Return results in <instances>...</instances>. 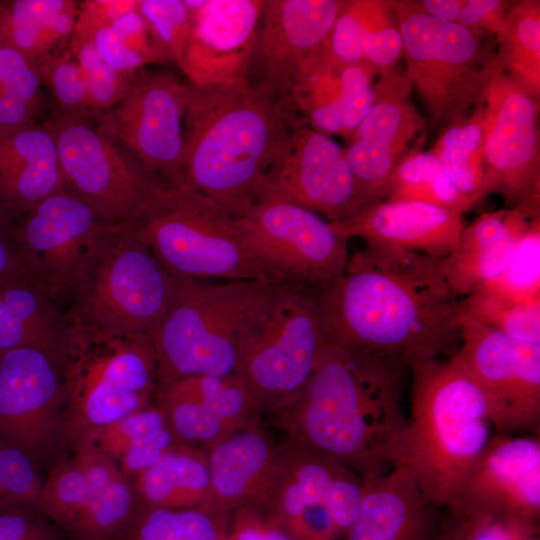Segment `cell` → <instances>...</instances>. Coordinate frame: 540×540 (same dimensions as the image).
Returning a JSON list of instances; mask_svg holds the SVG:
<instances>
[{
    "mask_svg": "<svg viewBox=\"0 0 540 540\" xmlns=\"http://www.w3.org/2000/svg\"><path fill=\"white\" fill-rule=\"evenodd\" d=\"M344 0H265L259 18L252 67L261 73L286 113L303 124L291 96L307 58L328 38Z\"/></svg>",
    "mask_w": 540,
    "mask_h": 540,
    "instance_id": "44dd1931",
    "label": "cell"
},
{
    "mask_svg": "<svg viewBox=\"0 0 540 540\" xmlns=\"http://www.w3.org/2000/svg\"><path fill=\"white\" fill-rule=\"evenodd\" d=\"M72 450L93 494L104 490L122 475L116 462L93 442L83 440Z\"/></svg>",
    "mask_w": 540,
    "mask_h": 540,
    "instance_id": "680465c9",
    "label": "cell"
},
{
    "mask_svg": "<svg viewBox=\"0 0 540 540\" xmlns=\"http://www.w3.org/2000/svg\"><path fill=\"white\" fill-rule=\"evenodd\" d=\"M237 218L251 251L280 284L321 293L346 268L348 241L308 209L262 199Z\"/></svg>",
    "mask_w": 540,
    "mask_h": 540,
    "instance_id": "5bb4252c",
    "label": "cell"
},
{
    "mask_svg": "<svg viewBox=\"0 0 540 540\" xmlns=\"http://www.w3.org/2000/svg\"><path fill=\"white\" fill-rule=\"evenodd\" d=\"M454 354L478 385L496 433L540 434V345L516 341L461 312Z\"/></svg>",
    "mask_w": 540,
    "mask_h": 540,
    "instance_id": "e0dca14e",
    "label": "cell"
},
{
    "mask_svg": "<svg viewBox=\"0 0 540 540\" xmlns=\"http://www.w3.org/2000/svg\"><path fill=\"white\" fill-rule=\"evenodd\" d=\"M297 126L264 82L190 83L181 186L240 217L258 200L266 171Z\"/></svg>",
    "mask_w": 540,
    "mask_h": 540,
    "instance_id": "3957f363",
    "label": "cell"
},
{
    "mask_svg": "<svg viewBox=\"0 0 540 540\" xmlns=\"http://www.w3.org/2000/svg\"><path fill=\"white\" fill-rule=\"evenodd\" d=\"M377 71L368 63H343L340 70L341 136L346 140L369 113L375 96Z\"/></svg>",
    "mask_w": 540,
    "mask_h": 540,
    "instance_id": "bcb514c9",
    "label": "cell"
},
{
    "mask_svg": "<svg viewBox=\"0 0 540 540\" xmlns=\"http://www.w3.org/2000/svg\"><path fill=\"white\" fill-rule=\"evenodd\" d=\"M461 312L516 341L540 345V303H523L484 287L460 299Z\"/></svg>",
    "mask_w": 540,
    "mask_h": 540,
    "instance_id": "ab89813d",
    "label": "cell"
},
{
    "mask_svg": "<svg viewBox=\"0 0 540 540\" xmlns=\"http://www.w3.org/2000/svg\"><path fill=\"white\" fill-rule=\"evenodd\" d=\"M128 225L174 276L280 284L251 251L238 218L185 186L163 189Z\"/></svg>",
    "mask_w": 540,
    "mask_h": 540,
    "instance_id": "52a82bcc",
    "label": "cell"
},
{
    "mask_svg": "<svg viewBox=\"0 0 540 540\" xmlns=\"http://www.w3.org/2000/svg\"><path fill=\"white\" fill-rule=\"evenodd\" d=\"M262 199L301 206L328 222L345 220L363 208L345 148L306 125L289 131L261 182Z\"/></svg>",
    "mask_w": 540,
    "mask_h": 540,
    "instance_id": "d6986e66",
    "label": "cell"
},
{
    "mask_svg": "<svg viewBox=\"0 0 540 540\" xmlns=\"http://www.w3.org/2000/svg\"><path fill=\"white\" fill-rule=\"evenodd\" d=\"M9 510H17V509H14L8 502L0 483V512L9 511Z\"/></svg>",
    "mask_w": 540,
    "mask_h": 540,
    "instance_id": "03108f58",
    "label": "cell"
},
{
    "mask_svg": "<svg viewBox=\"0 0 540 540\" xmlns=\"http://www.w3.org/2000/svg\"><path fill=\"white\" fill-rule=\"evenodd\" d=\"M448 511L430 502L405 465L363 482L358 514L346 540H434Z\"/></svg>",
    "mask_w": 540,
    "mask_h": 540,
    "instance_id": "4316f807",
    "label": "cell"
},
{
    "mask_svg": "<svg viewBox=\"0 0 540 540\" xmlns=\"http://www.w3.org/2000/svg\"><path fill=\"white\" fill-rule=\"evenodd\" d=\"M344 238H360L366 245L419 252L434 258L449 255L466 225L463 214L421 202L382 200L355 215L330 222Z\"/></svg>",
    "mask_w": 540,
    "mask_h": 540,
    "instance_id": "484cf974",
    "label": "cell"
},
{
    "mask_svg": "<svg viewBox=\"0 0 540 540\" xmlns=\"http://www.w3.org/2000/svg\"><path fill=\"white\" fill-rule=\"evenodd\" d=\"M265 0H184L191 28L181 71L195 86L249 80Z\"/></svg>",
    "mask_w": 540,
    "mask_h": 540,
    "instance_id": "7402d4cb",
    "label": "cell"
},
{
    "mask_svg": "<svg viewBox=\"0 0 540 540\" xmlns=\"http://www.w3.org/2000/svg\"><path fill=\"white\" fill-rule=\"evenodd\" d=\"M133 483L142 506L164 509L206 507L210 498L207 453L179 442L137 474Z\"/></svg>",
    "mask_w": 540,
    "mask_h": 540,
    "instance_id": "1f68e13d",
    "label": "cell"
},
{
    "mask_svg": "<svg viewBox=\"0 0 540 540\" xmlns=\"http://www.w3.org/2000/svg\"><path fill=\"white\" fill-rule=\"evenodd\" d=\"M210 498L206 508L229 516L242 508L266 510L280 447L255 419L206 451Z\"/></svg>",
    "mask_w": 540,
    "mask_h": 540,
    "instance_id": "d4e9b609",
    "label": "cell"
},
{
    "mask_svg": "<svg viewBox=\"0 0 540 540\" xmlns=\"http://www.w3.org/2000/svg\"><path fill=\"white\" fill-rule=\"evenodd\" d=\"M441 258L366 245L319 293L326 342L407 368L453 356L461 343L460 298Z\"/></svg>",
    "mask_w": 540,
    "mask_h": 540,
    "instance_id": "6da1fadb",
    "label": "cell"
},
{
    "mask_svg": "<svg viewBox=\"0 0 540 540\" xmlns=\"http://www.w3.org/2000/svg\"><path fill=\"white\" fill-rule=\"evenodd\" d=\"M514 1L466 0L457 22L476 36H496Z\"/></svg>",
    "mask_w": 540,
    "mask_h": 540,
    "instance_id": "6f0895ef",
    "label": "cell"
},
{
    "mask_svg": "<svg viewBox=\"0 0 540 540\" xmlns=\"http://www.w3.org/2000/svg\"><path fill=\"white\" fill-rule=\"evenodd\" d=\"M167 422L163 409L156 401L140 411L99 428L84 440L93 442L117 463L134 442Z\"/></svg>",
    "mask_w": 540,
    "mask_h": 540,
    "instance_id": "681fc988",
    "label": "cell"
},
{
    "mask_svg": "<svg viewBox=\"0 0 540 540\" xmlns=\"http://www.w3.org/2000/svg\"><path fill=\"white\" fill-rule=\"evenodd\" d=\"M484 113L480 100L471 112L440 130L429 152L465 196L482 200Z\"/></svg>",
    "mask_w": 540,
    "mask_h": 540,
    "instance_id": "e575fe53",
    "label": "cell"
},
{
    "mask_svg": "<svg viewBox=\"0 0 540 540\" xmlns=\"http://www.w3.org/2000/svg\"><path fill=\"white\" fill-rule=\"evenodd\" d=\"M403 40L406 74L441 130L467 116L479 99L492 52L458 23L434 19L411 0H392Z\"/></svg>",
    "mask_w": 540,
    "mask_h": 540,
    "instance_id": "30bf717a",
    "label": "cell"
},
{
    "mask_svg": "<svg viewBox=\"0 0 540 540\" xmlns=\"http://www.w3.org/2000/svg\"><path fill=\"white\" fill-rule=\"evenodd\" d=\"M412 377L403 465L427 499L449 510L491 429L484 397L455 355L409 366Z\"/></svg>",
    "mask_w": 540,
    "mask_h": 540,
    "instance_id": "277c9868",
    "label": "cell"
},
{
    "mask_svg": "<svg viewBox=\"0 0 540 540\" xmlns=\"http://www.w3.org/2000/svg\"><path fill=\"white\" fill-rule=\"evenodd\" d=\"M45 125L64 190L111 225L131 223L165 189L89 119L57 112Z\"/></svg>",
    "mask_w": 540,
    "mask_h": 540,
    "instance_id": "7c38bea8",
    "label": "cell"
},
{
    "mask_svg": "<svg viewBox=\"0 0 540 540\" xmlns=\"http://www.w3.org/2000/svg\"><path fill=\"white\" fill-rule=\"evenodd\" d=\"M174 276L128 224L112 225L96 244L64 313L83 332L152 340Z\"/></svg>",
    "mask_w": 540,
    "mask_h": 540,
    "instance_id": "8992f818",
    "label": "cell"
},
{
    "mask_svg": "<svg viewBox=\"0 0 540 540\" xmlns=\"http://www.w3.org/2000/svg\"><path fill=\"white\" fill-rule=\"evenodd\" d=\"M325 42L301 67L291 96L295 116L305 125L328 136L341 135L340 70Z\"/></svg>",
    "mask_w": 540,
    "mask_h": 540,
    "instance_id": "d6a6232c",
    "label": "cell"
},
{
    "mask_svg": "<svg viewBox=\"0 0 540 540\" xmlns=\"http://www.w3.org/2000/svg\"><path fill=\"white\" fill-rule=\"evenodd\" d=\"M138 504L133 480L121 475L107 488L93 494L63 536L67 540H115Z\"/></svg>",
    "mask_w": 540,
    "mask_h": 540,
    "instance_id": "f35d334b",
    "label": "cell"
},
{
    "mask_svg": "<svg viewBox=\"0 0 540 540\" xmlns=\"http://www.w3.org/2000/svg\"><path fill=\"white\" fill-rule=\"evenodd\" d=\"M411 82L398 66L378 75L373 105L346 140L363 207L385 199L393 172L425 125L411 100Z\"/></svg>",
    "mask_w": 540,
    "mask_h": 540,
    "instance_id": "ffe728a7",
    "label": "cell"
},
{
    "mask_svg": "<svg viewBox=\"0 0 540 540\" xmlns=\"http://www.w3.org/2000/svg\"><path fill=\"white\" fill-rule=\"evenodd\" d=\"M157 403L177 438L204 451L262 417L238 374L172 381L158 388Z\"/></svg>",
    "mask_w": 540,
    "mask_h": 540,
    "instance_id": "cb8c5ba5",
    "label": "cell"
},
{
    "mask_svg": "<svg viewBox=\"0 0 540 540\" xmlns=\"http://www.w3.org/2000/svg\"><path fill=\"white\" fill-rule=\"evenodd\" d=\"M138 0H87L78 8L76 23L69 47L92 41L95 33L112 26L127 13L135 10Z\"/></svg>",
    "mask_w": 540,
    "mask_h": 540,
    "instance_id": "816d5d0a",
    "label": "cell"
},
{
    "mask_svg": "<svg viewBox=\"0 0 540 540\" xmlns=\"http://www.w3.org/2000/svg\"><path fill=\"white\" fill-rule=\"evenodd\" d=\"M31 277L26 264L8 235L0 232V285Z\"/></svg>",
    "mask_w": 540,
    "mask_h": 540,
    "instance_id": "94428289",
    "label": "cell"
},
{
    "mask_svg": "<svg viewBox=\"0 0 540 540\" xmlns=\"http://www.w3.org/2000/svg\"><path fill=\"white\" fill-rule=\"evenodd\" d=\"M419 148L408 150L401 158L384 200L421 202L460 214L471 210L477 202L456 188L429 151Z\"/></svg>",
    "mask_w": 540,
    "mask_h": 540,
    "instance_id": "d590c367",
    "label": "cell"
},
{
    "mask_svg": "<svg viewBox=\"0 0 540 540\" xmlns=\"http://www.w3.org/2000/svg\"><path fill=\"white\" fill-rule=\"evenodd\" d=\"M276 285L174 276L169 303L152 338L158 388L184 377L238 374L244 331Z\"/></svg>",
    "mask_w": 540,
    "mask_h": 540,
    "instance_id": "5b68a950",
    "label": "cell"
},
{
    "mask_svg": "<svg viewBox=\"0 0 540 540\" xmlns=\"http://www.w3.org/2000/svg\"><path fill=\"white\" fill-rule=\"evenodd\" d=\"M138 9L181 69L191 28V13L184 0H138Z\"/></svg>",
    "mask_w": 540,
    "mask_h": 540,
    "instance_id": "7dc6e473",
    "label": "cell"
},
{
    "mask_svg": "<svg viewBox=\"0 0 540 540\" xmlns=\"http://www.w3.org/2000/svg\"><path fill=\"white\" fill-rule=\"evenodd\" d=\"M407 367L325 342L297 398L272 415L286 438L328 454L362 481L403 465L408 417L402 381Z\"/></svg>",
    "mask_w": 540,
    "mask_h": 540,
    "instance_id": "7a4b0ae2",
    "label": "cell"
},
{
    "mask_svg": "<svg viewBox=\"0 0 540 540\" xmlns=\"http://www.w3.org/2000/svg\"><path fill=\"white\" fill-rule=\"evenodd\" d=\"M92 496L75 458L60 459L43 482L37 510L63 534Z\"/></svg>",
    "mask_w": 540,
    "mask_h": 540,
    "instance_id": "b9f144b4",
    "label": "cell"
},
{
    "mask_svg": "<svg viewBox=\"0 0 540 540\" xmlns=\"http://www.w3.org/2000/svg\"><path fill=\"white\" fill-rule=\"evenodd\" d=\"M464 540H540V520L494 512H476L458 517Z\"/></svg>",
    "mask_w": 540,
    "mask_h": 540,
    "instance_id": "f907efd6",
    "label": "cell"
},
{
    "mask_svg": "<svg viewBox=\"0 0 540 540\" xmlns=\"http://www.w3.org/2000/svg\"><path fill=\"white\" fill-rule=\"evenodd\" d=\"M67 351L68 338L55 346L0 352V440L36 465L64 446Z\"/></svg>",
    "mask_w": 540,
    "mask_h": 540,
    "instance_id": "2e32d148",
    "label": "cell"
},
{
    "mask_svg": "<svg viewBox=\"0 0 540 540\" xmlns=\"http://www.w3.org/2000/svg\"><path fill=\"white\" fill-rule=\"evenodd\" d=\"M112 27L123 43L132 51L141 55L148 64L171 60L156 33L138 9L127 13Z\"/></svg>",
    "mask_w": 540,
    "mask_h": 540,
    "instance_id": "db71d44e",
    "label": "cell"
},
{
    "mask_svg": "<svg viewBox=\"0 0 540 540\" xmlns=\"http://www.w3.org/2000/svg\"><path fill=\"white\" fill-rule=\"evenodd\" d=\"M0 540H65L45 516L34 509L0 512Z\"/></svg>",
    "mask_w": 540,
    "mask_h": 540,
    "instance_id": "11a10c76",
    "label": "cell"
},
{
    "mask_svg": "<svg viewBox=\"0 0 540 540\" xmlns=\"http://www.w3.org/2000/svg\"><path fill=\"white\" fill-rule=\"evenodd\" d=\"M36 466L25 452L0 440V483L14 509L37 510L43 481Z\"/></svg>",
    "mask_w": 540,
    "mask_h": 540,
    "instance_id": "f6af8a7d",
    "label": "cell"
},
{
    "mask_svg": "<svg viewBox=\"0 0 540 540\" xmlns=\"http://www.w3.org/2000/svg\"><path fill=\"white\" fill-rule=\"evenodd\" d=\"M190 83L140 70L125 96L95 116L97 129L164 188L181 186Z\"/></svg>",
    "mask_w": 540,
    "mask_h": 540,
    "instance_id": "9a60e30c",
    "label": "cell"
},
{
    "mask_svg": "<svg viewBox=\"0 0 540 540\" xmlns=\"http://www.w3.org/2000/svg\"><path fill=\"white\" fill-rule=\"evenodd\" d=\"M363 61L379 74L398 66L403 40L392 0H352Z\"/></svg>",
    "mask_w": 540,
    "mask_h": 540,
    "instance_id": "60d3db41",
    "label": "cell"
},
{
    "mask_svg": "<svg viewBox=\"0 0 540 540\" xmlns=\"http://www.w3.org/2000/svg\"><path fill=\"white\" fill-rule=\"evenodd\" d=\"M42 83L30 60L0 45V134L35 124L43 102Z\"/></svg>",
    "mask_w": 540,
    "mask_h": 540,
    "instance_id": "74e56055",
    "label": "cell"
},
{
    "mask_svg": "<svg viewBox=\"0 0 540 540\" xmlns=\"http://www.w3.org/2000/svg\"><path fill=\"white\" fill-rule=\"evenodd\" d=\"M110 226L90 206L63 190L23 212L8 236L30 276L58 302L69 296Z\"/></svg>",
    "mask_w": 540,
    "mask_h": 540,
    "instance_id": "ac0fdd59",
    "label": "cell"
},
{
    "mask_svg": "<svg viewBox=\"0 0 540 540\" xmlns=\"http://www.w3.org/2000/svg\"><path fill=\"white\" fill-rule=\"evenodd\" d=\"M92 42L103 60L118 71L138 72L148 64L141 55L123 43L112 26L97 31Z\"/></svg>",
    "mask_w": 540,
    "mask_h": 540,
    "instance_id": "91938a15",
    "label": "cell"
},
{
    "mask_svg": "<svg viewBox=\"0 0 540 540\" xmlns=\"http://www.w3.org/2000/svg\"><path fill=\"white\" fill-rule=\"evenodd\" d=\"M179 442L181 441L167 422L134 442L116 464L123 476L133 480Z\"/></svg>",
    "mask_w": 540,
    "mask_h": 540,
    "instance_id": "f5cc1de1",
    "label": "cell"
},
{
    "mask_svg": "<svg viewBox=\"0 0 540 540\" xmlns=\"http://www.w3.org/2000/svg\"><path fill=\"white\" fill-rule=\"evenodd\" d=\"M434 540H464V528L460 518L448 512L447 519Z\"/></svg>",
    "mask_w": 540,
    "mask_h": 540,
    "instance_id": "be15d7a7",
    "label": "cell"
},
{
    "mask_svg": "<svg viewBox=\"0 0 540 540\" xmlns=\"http://www.w3.org/2000/svg\"><path fill=\"white\" fill-rule=\"evenodd\" d=\"M496 58L503 71L540 100V1L513 3L496 35Z\"/></svg>",
    "mask_w": 540,
    "mask_h": 540,
    "instance_id": "836d02e7",
    "label": "cell"
},
{
    "mask_svg": "<svg viewBox=\"0 0 540 540\" xmlns=\"http://www.w3.org/2000/svg\"><path fill=\"white\" fill-rule=\"evenodd\" d=\"M486 287L518 302L540 303V219L520 231L503 273Z\"/></svg>",
    "mask_w": 540,
    "mask_h": 540,
    "instance_id": "7bdbcfd3",
    "label": "cell"
},
{
    "mask_svg": "<svg viewBox=\"0 0 540 540\" xmlns=\"http://www.w3.org/2000/svg\"><path fill=\"white\" fill-rule=\"evenodd\" d=\"M229 516L206 507L164 509L138 504L115 540H226Z\"/></svg>",
    "mask_w": 540,
    "mask_h": 540,
    "instance_id": "8d00e7d4",
    "label": "cell"
},
{
    "mask_svg": "<svg viewBox=\"0 0 540 540\" xmlns=\"http://www.w3.org/2000/svg\"><path fill=\"white\" fill-rule=\"evenodd\" d=\"M226 540H296L266 511L242 508L229 515Z\"/></svg>",
    "mask_w": 540,
    "mask_h": 540,
    "instance_id": "9f6ffc18",
    "label": "cell"
},
{
    "mask_svg": "<svg viewBox=\"0 0 540 540\" xmlns=\"http://www.w3.org/2000/svg\"><path fill=\"white\" fill-rule=\"evenodd\" d=\"M78 8L72 0L0 1V45L30 60L43 80L50 64L69 49Z\"/></svg>",
    "mask_w": 540,
    "mask_h": 540,
    "instance_id": "f546056e",
    "label": "cell"
},
{
    "mask_svg": "<svg viewBox=\"0 0 540 540\" xmlns=\"http://www.w3.org/2000/svg\"><path fill=\"white\" fill-rule=\"evenodd\" d=\"M326 342L319 293L276 285L244 331L238 374L261 415H274L299 395Z\"/></svg>",
    "mask_w": 540,
    "mask_h": 540,
    "instance_id": "9c48e42d",
    "label": "cell"
},
{
    "mask_svg": "<svg viewBox=\"0 0 540 540\" xmlns=\"http://www.w3.org/2000/svg\"><path fill=\"white\" fill-rule=\"evenodd\" d=\"M78 61L87 84L90 116L110 109L127 93L138 72H121L111 67L92 41L69 47Z\"/></svg>",
    "mask_w": 540,
    "mask_h": 540,
    "instance_id": "ee69618b",
    "label": "cell"
},
{
    "mask_svg": "<svg viewBox=\"0 0 540 540\" xmlns=\"http://www.w3.org/2000/svg\"><path fill=\"white\" fill-rule=\"evenodd\" d=\"M424 14L445 22L456 23L466 0H411Z\"/></svg>",
    "mask_w": 540,
    "mask_h": 540,
    "instance_id": "6125c7cd",
    "label": "cell"
},
{
    "mask_svg": "<svg viewBox=\"0 0 540 540\" xmlns=\"http://www.w3.org/2000/svg\"><path fill=\"white\" fill-rule=\"evenodd\" d=\"M58 112L89 119V99L84 73L70 50L58 56L43 75Z\"/></svg>",
    "mask_w": 540,
    "mask_h": 540,
    "instance_id": "c3c4849f",
    "label": "cell"
},
{
    "mask_svg": "<svg viewBox=\"0 0 540 540\" xmlns=\"http://www.w3.org/2000/svg\"><path fill=\"white\" fill-rule=\"evenodd\" d=\"M449 513H509L540 520V434L493 435Z\"/></svg>",
    "mask_w": 540,
    "mask_h": 540,
    "instance_id": "603a6c76",
    "label": "cell"
},
{
    "mask_svg": "<svg viewBox=\"0 0 540 540\" xmlns=\"http://www.w3.org/2000/svg\"><path fill=\"white\" fill-rule=\"evenodd\" d=\"M15 211L0 198V232L8 235L14 224Z\"/></svg>",
    "mask_w": 540,
    "mask_h": 540,
    "instance_id": "e7e4bbea",
    "label": "cell"
},
{
    "mask_svg": "<svg viewBox=\"0 0 540 540\" xmlns=\"http://www.w3.org/2000/svg\"><path fill=\"white\" fill-rule=\"evenodd\" d=\"M279 447L265 511L296 540H338L358 514L362 479L338 459L293 439Z\"/></svg>",
    "mask_w": 540,
    "mask_h": 540,
    "instance_id": "4fadbf2b",
    "label": "cell"
},
{
    "mask_svg": "<svg viewBox=\"0 0 540 540\" xmlns=\"http://www.w3.org/2000/svg\"><path fill=\"white\" fill-rule=\"evenodd\" d=\"M479 100L484 113L481 196L497 194L507 208L540 217L539 101L489 57Z\"/></svg>",
    "mask_w": 540,
    "mask_h": 540,
    "instance_id": "8fae6325",
    "label": "cell"
},
{
    "mask_svg": "<svg viewBox=\"0 0 540 540\" xmlns=\"http://www.w3.org/2000/svg\"><path fill=\"white\" fill-rule=\"evenodd\" d=\"M530 220L520 207H505L465 225L452 252L440 259L452 293L461 299L498 279L517 235Z\"/></svg>",
    "mask_w": 540,
    "mask_h": 540,
    "instance_id": "83f0119b",
    "label": "cell"
},
{
    "mask_svg": "<svg viewBox=\"0 0 540 540\" xmlns=\"http://www.w3.org/2000/svg\"><path fill=\"white\" fill-rule=\"evenodd\" d=\"M158 367L151 339L92 334L69 325L65 446L157 401Z\"/></svg>",
    "mask_w": 540,
    "mask_h": 540,
    "instance_id": "ba28073f",
    "label": "cell"
},
{
    "mask_svg": "<svg viewBox=\"0 0 540 540\" xmlns=\"http://www.w3.org/2000/svg\"><path fill=\"white\" fill-rule=\"evenodd\" d=\"M63 190L55 139L45 124L0 134V198L15 213Z\"/></svg>",
    "mask_w": 540,
    "mask_h": 540,
    "instance_id": "f1b7e54d",
    "label": "cell"
},
{
    "mask_svg": "<svg viewBox=\"0 0 540 540\" xmlns=\"http://www.w3.org/2000/svg\"><path fill=\"white\" fill-rule=\"evenodd\" d=\"M68 333L57 301L32 277L0 285V352L59 345Z\"/></svg>",
    "mask_w": 540,
    "mask_h": 540,
    "instance_id": "4dcf8cb0",
    "label": "cell"
}]
</instances>
